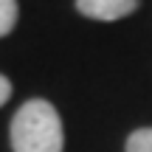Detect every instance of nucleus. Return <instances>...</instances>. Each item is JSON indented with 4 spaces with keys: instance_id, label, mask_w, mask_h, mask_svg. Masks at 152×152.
I'll use <instances>...</instances> for the list:
<instances>
[{
    "instance_id": "1",
    "label": "nucleus",
    "mask_w": 152,
    "mask_h": 152,
    "mask_svg": "<svg viewBox=\"0 0 152 152\" xmlns=\"http://www.w3.org/2000/svg\"><path fill=\"white\" fill-rule=\"evenodd\" d=\"M11 152H62L65 130L56 107L45 99H28L11 118Z\"/></svg>"
},
{
    "instance_id": "2",
    "label": "nucleus",
    "mask_w": 152,
    "mask_h": 152,
    "mask_svg": "<svg viewBox=\"0 0 152 152\" xmlns=\"http://www.w3.org/2000/svg\"><path fill=\"white\" fill-rule=\"evenodd\" d=\"M135 9H138V0H76V11L82 17L102 20V23L121 20V17L132 14Z\"/></svg>"
},
{
    "instance_id": "3",
    "label": "nucleus",
    "mask_w": 152,
    "mask_h": 152,
    "mask_svg": "<svg viewBox=\"0 0 152 152\" xmlns=\"http://www.w3.org/2000/svg\"><path fill=\"white\" fill-rule=\"evenodd\" d=\"M124 152H152V127H141V130H132L127 138Z\"/></svg>"
},
{
    "instance_id": "4",
    "label": "nucleus",
    "mask_w": 152,
    "mask_h": 152,
    "mask_svg": "<svg viewBox=\"0 0 152 152\" xmlns=\"http://www.w3.org/2000/svg\"><path fill=\"white\" fill-rule=\"evenodd\" d=\"M17 26V0H0V37L11 34Z\"/></svg>"
},
{
    "instance_id": "5",
    "label": "nucleus",
    "mask_w": 152,
    "mask_h": 152,
    "mask_svg": "<svg viewBox=\"0 0 152 152\" xmlns=\"http://www.w3.org/2000/svg\"><path fill=\"white\" fill-rule=\"evenodd\" d=\"M9 99H11V82L6 79L3 73H0V107H3V104L9 102Z\"/></svg>"
}]
</instances>
